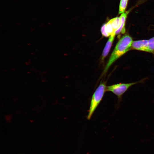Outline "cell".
Instances as JSON below:
<instances>
[{
	"label": "cell",
	"mask_w": 154,
	"mask_h": 154,
	"mask_svg": "<svg viewBox=\"0 0 154 154\" xmlns=\"http://www.w3.org/2000/svg\"><path fill=\"white\" fill-rule=\"evenodd\" d=\"M132 37L125 34L123 36L117 43L107 63L103 73H105L111 65L117 59L131 49L133 42Z\"/></svg>",
	"instance_id": "obj_1"
},
{
	"label": "cell",
	"mask_w": 154,
	"mask_h": 154,
	"mask_svg": "<svg viewBox=\"0 0 154 154\" xmlns=\"http://www.w3.org/2000/svg\"><path fill=\"white\" fill-rule=\"evenodd\" d=\"M106 83L101 82L93 94L87 118L90 120L94 111L102 101L106 92Z\"/></svg>",
	"instance_id": "obj_2"
},
{
	"label": "cell",
	"mask_w": 154,
	"mask_h": 154,
	"mask_svg": "<svg viewBox=\"0 0 154 154\" xmlns=\"http://www.w3.org/2000/svg\"><path fill=\"white\" fill-rule=\"evenodd\" d=\"M144 79L139 81L130 83H119L108 86L106 88V92H112L117 96L118 100L116 108H118L122 100V97L125 93L131 86L143 82Z\"/></svg>",
	"instance_id": "obj_3"
},
{
	"label": "cell",
	"mask_w": 154,
	"mask_h": 154,
	"mask_svg": "<svg viewBox=\"0 0 154 154\" xmlns=\"http://www.w3.org/2000/svg\"><path fill=\"white\" fill-rule=\"evenodd\" d=\"M148 40H147L133 41L131 48L133 49L149 52Z\"/></svg>",
	"instance_id": "obj_4"
},
{
	"label": "cell",
	"mask_w": 154,
	"mask_h": 154,
	"mask_svg": "<svg viewBox=\"0 0 154 154\" xmlns=\"http://www.w3.org/2000/svg\"><path fill=\"white\" fill-rule=\"evenodd\" d=\"M115 35V33H114L110 36L103 51L102 56V60H104L108 54L114 40Z\"/></svg>",
	"instance_id": "obj_5"
},
{
	"label": "cell",
	"mask_w": 154,
	"mask_h": 154,
	"mask_svg": "<svg viewBox=\"0 0 154 154\" xmlns=\"http://www.w3.org/2000/svg\"><path fill=\"white\" fill-rule=\"evenodd\" d=\"M128 13V11L124 12L122 13L120 16L119 17L121 21L120 25L119 28L115 31L116 35H117L121 32L122 33H124L125 32V30L124 26L125 22Z\"/></svg>",
	"instance_id": "obj_6"
},
{
	"label": "cell",
	"mask_w": 154,
	"mask_h": 154,
	"mask_svg": "<svg viewBox=\"0 0 154 154\" xmlns=\"http://www.w3.org/2000/svg\"><path fill=\"white\" fill-rule=\"evenodd\" d=\"M105 37H108L112 34L115 33L114 31L110 20L105 24Z\"/></svg>",
	"instance_id": "obj_7"
},
{
	"label": "cell",
	"mask_w": 154,
	"mask_h": 154,
	"mask_svg": "<svg viewBox=\"0 0 154 154\" xmlns=\"http://www.w3.org/2000/svg\"><path fill=\"white\" fill-rule=\"evenodd\" d=\"M114 31H115L119 28L120 25V17H116L110 20Z\"/></svg>",
	"instance_id": "obj_8"
},
{
	"label": "cell",
	"mask_w": 154,
	"mask_h": 154,
	"mask_svg": "<svg viewBox=\"0 0 154 154\" xmlns=\"http://www.w3.org/2000/svg\"><path fill=\"white\" fill-rule=\"evenodd\" d=\"M128 0H121L119 6V13H122L125 11Z\"/></svg>",
	"instance_id": "obj_9"
},
{
	"label": "cell",
	"mask_w": 154,
	"mask_h": 154,
	"mask_svg": "<svg viewBox=\"0 0 154 154\" xmlns=\"http://www.w3.org/2000/svg\"><path fill=\"white\" fill-rule=\"evenodd\" d=\"M148 40L149 52L154 54V37H152Z\"/></svg>",
	"instance_id": "obj_10"
}]
</instances>
